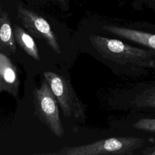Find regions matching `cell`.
<instances>
[{
    "instance_id": "obj_1",
    "label": "cell",
    "mask_w": 155,
    "mask_h": 155,
    "mask_svg": "<svg viewBox=\"0 0 155 155\" xmlns=\"http://www.w3.org/2000/svg\"><path fill=\"white\" fill-rule=\"evenodd\" d=\"M89 42L101 58L118 75L137 76L155 70V50L142 48L123 41L91 35Z\"/></svg>"
},
{
    "instance_id": "obj_2",
    "label": "cell",
    "mask_w": 155,
    "mask_h": 155,
    "mask_svg": "<svg viewBox=\"0 0 155 155\" xmlns=\"http://www.w3.org/2000/svg\"><path fill=\"white\" fill-rule=\"evenodd\" d=\"M147 140L134 136H116L74 147H65L58 154L65 155L133 154L145 147Z\"/></svg>"
},
{
    "instance_id": "obj_3",
    "label": "cell",
    "mask_w": 155,
    "mask_h": 155,
    "mask_svg": "<svg viewBox=\"0 0 155 155\" xmlns=\"http://www.w3.org/2000/svg\"><path fill=\"white\" fill-rule=\"evenodd\" d=\"M33 99L37 117L56 136L61 137L64 130L59 116L58 102L45 79L40 88L33 91Z\"/></svg>"
},
{
    "instance_id": "obj_4",
    "label": "cell",
    "mask_w": 155,
    "mask_h": 155,
    "mask_svg": "<svg viewBox=\"0 0 155 155\" xmlns=\"http://www.w3.org/2000/svg\"><path fill=\"white\" fill-rule=\"evenodd\" d=\"M44 79L48 84L65 116L73 115L78 119L85 116L86 108L79 99L70 81L52 71H44Z\"/></svg>"
},
{
    "instance_id": "obj_5",
    "label": "cell",
    "mask_w": 155,
    "mask_h": 155,
    "mask_svg": "<svg viewBox=\"0 0 155 155\" xmlns=\"http://www.w3.org/2000/svg\"><path fill=\"white\" fill-rule=\"evenodd\" d=\"M114 102L120 108L137 111H155V82L142 83L117 92Z\"/></svg>"
},
{
    "instance_id": "obj_6",
    "label": "cell",
    "mask_w": 155,
    "mask_h": 155,
    "mask_svg": "<svg viewBox=\"0 0 155 155\" xmlns=\"http://www.w3.org/2000/svg\"><path fill=\"white\" fill-rule=\"evenodd\" d=\"M17 15L22 26L31 34L39 39H43L56 53H62L57 38L49 23L34 11L19 4Z\"/></svg>"
},
{
    "instance_id": "obj_7",
    "label": "cell",
    "mask_w": 155,
    "mask_h": 155,
    "mask_svg": "<svg viewBox=\"0 0 155 155\" xmlns=\"http://www.w3.org/2000/svg\"><path fill=\"white\" fill-rule=\"evenodd\" d=\"M19 83L16 67L8 56L0 52V94L6 92L18 97Z\"/></svg>"
},
{
    "instance_id": "obj_8",
    "label": "cell",
    "mask_w": 155,
    "mask_h": 155,
    "mask_svg": "<svg viewBox=\"0 0 155 155\" xmlns=\"http://www.w3.org/2000/svg\"><path fill=\"white\" fill-rule=\"evenodd\" d=\"M102 28L122 39L145 46L147 48L155 50V33L113 25H103Z\"/></svg>"
},
{
    "instance_id": "obj_9",
    "label": "cell",
    "mask_w": 155,
    "mask_h": 155,
    "mask_svg": "<svg viewBox=\"0 0 155 155\" xmlns=\"http://www.w3.org/2000/svg\"><path fill=\"white\" fill-rule=\"evenodd\" d=\"M15 41L9 15L3 10L0 15V47L15 53L16 50Z\"/></svg>"
},
{
    "instance_id": "obj_10",
    "label": "cell",
    "mask_w": 155,
    "mask_h": 155,
    "mask_svg": "<svg viewBox=\"0 0 155 155\" xmlns=\"http://www.w3.org/2000/svg\"><path fill=\"white\" fill-rule=\"evenodd\" d=\"M13 30L15 41L19 47L35 60L39 61L38 47L33 38L19 25H14Z\"/></svg>"
},
{
    "instance_id": "obj_11",
    "label": "cell",
    "mask_w": 155,
    "mask_h": 155,
    "mask_svg": "<svg viewBox=\"0 0 155 155\" xmlns=\"http://www.w3.org/2000/svg\"><path fill=\"white\" fill-rule=\"evenodd\" d=\"M122 122V127H125L127 131H137L150 134L155 136V118L140 117L131 121H118Z\"/></svg>"
},
{
    "instance_id": "obj_12",
    "label": "cell",
    "mask_w": 155,
    "mask_h": 155,
    "mask_svg": "<svg viewBox=\"0 0 155 155\" xmlns=\"http://www.w3.org/2000/svg\"><path fill=\"white\" fill-rule=\"evenodd\" d=\"M49 1L57 3L64 10H67L68 8V7H69L68 0H49Z\"/></svg>"
},
{
    "instance_id": "obj_13",
    "label": "cell",
    "mask_w": 155,
    "mask_h": 155,
    "mask_svg": "<svg viewBox=\"0 0 155 155\" xmlns=\"http://www.w3.org/2000/svg\"><path fill=\"white\" fill-rule=\"evenodd\" d=\"M142 153L144 154H155V146L145 148Z\"/></svg>"
},
{
    "instance_id": "obj_14",
    "label": "cell",
    "mask_w": 155,
    "mask_h": 155,
    "mask_svg": "<svg viewBox=\"0 0 155 155\" xmlns=\"http://www.w3.org/2000/svg\"><path fill=\"white\" fill-rule=\"evenodd\" d=\"M2 8H1V6H0V15L2 13Z\"/></svg>"
}]
</instances>
